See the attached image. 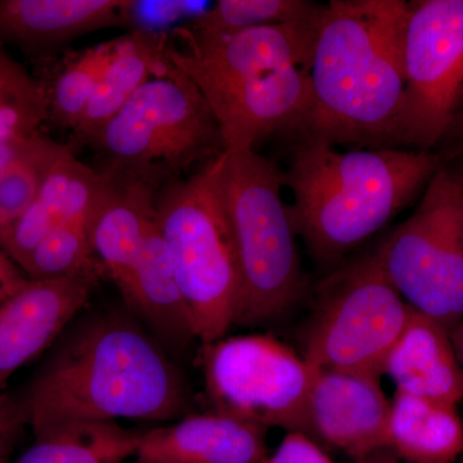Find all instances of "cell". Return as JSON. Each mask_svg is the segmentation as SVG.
I'll list each match as a JSON object with an SVG mask.
<instances>
[{
  "label": "cell",
  "mask_w": 463,
  "mask_h": 463,
  "mask_svg": "<svg viewBox=\"0 0 463 463\" xmlns=\"http://www.w3.org/2000/svg\"><path fill=\"white\" fill-rule=\"evenodd\" d=\"M410 8L405 0L323 5L310 63V106L295 143L398 147Z\"/></svg>",
  "instance_id": "1"
},
{
  "label": "cell",
  "mask_w": 463,
  "mask_h": 463,
  "mask_svg": "<svg viewBox=\"0 0 463 463\" xmlns=\"http://www.w3.org/2000/svg\"><path fill=\"white\" fill-rule=\"evenodd\" d=\"M14 402L24 425L38 435L74 422L179 420L191 398L152 337L129 319L106 316L58 347Z\"/></svg>",
  "instance_id": "2"
},
{
  "label": "cell",
  "mask_w": 463,
  "mask_h": 463,
  "mask_svg": "<svg viewBox=\"0 0 463 463\" xmlns=\"http://www.w3.org/2000/svg\"><path fill=\"white\" fill-rule=\"evenodd\" d=\"M321 14L230 35L201 36L182 26L167 36V61L209 103L225 152L255 149L277 134L297 137L310 106V63Z\"/></svg>",
  "instance_id": "3"
},
{
  "label": "cell",
  "mask_w": 463,
  "mask_h": 463,
  "mask_svg": "<svg viewBox=\"0 0 463 463\" xmlns=\"http://www.w3.org/2000/svg\"><path fill=\"white\" fill-rule=\"evenodd\" d=\"M440 167L437 151L297 142L283 173L297 236L318 263L339 264L421 197Z\"/></svg>",
  "instance_id": "4"
},
{
  "label": "cell",
  "mask_w": 463,
  "mask_h": 463,
  "mask_svg": "<svg viewBox=\"0 0 463 463\" xmlns=\"http://www.w3.org/2000/svg\"><path fill=\"white\" fill-rule=\"evenodd\" d=\"M90 146L103 172L156 192L225 152L221 128L190 78L172 63L143 84Z\"/></svg>",
  "instance_id": "5"
},
{
  "label": "cell",
  "mask_w": 463,
  "mask_h": 463,
  "mask_svg": "<svg viewBox=\"0 0 463 463\" xmlns=\"http://www.w3.org/2000/svg\"><path fill=\"white\" fill-rule=\"evenodd\" d=\"M222 184L241 279L234 325L272 321L306 288L285 176L257 149H243L225 152Z\"/></svg>",
  "instance_id": "6"
},
{
  "label": "cell",
  "mask_w": 463,
  "mask_h": 463,
  "mask_svg": "<svg viewBox=\"0 0 463 463\" xmlns=\"http://www.w3.org/2000/svg\"><path fill=\"white\" fill-rule=\"evenodd\" d=\"M224 154L156 194L158 225L194 339L203 345L225 337L240 306L239 263L222 184Z\"/></svg>",
  "instance_id": "7"
},
{
  "label": "cell",
  "mask_w": 463,
  "mask_h": 463,
  "mask_svg": "<svg viewBox=\"0 0 463 463\" xmlns=\"http://www.w3.org/2000/svg\"><path fill=\"white\" fill-rule=\"evenodd\" d=\"M408 316L373 252L337 265L317 288L303 356L316 371L381 377Z\"/></svg>",
  "instance_id": "8"
},
{
  "label": "cell",
  "mask_w": 463,
  "mask_h": 463,
  "mask_svg": "<svg viewBox=\"0 0 463 463\" xmlns=\"http://www.w3.org/2000/svg\"><path fill=\"white\" fill-rule=\"evenodd\" d=\"M408 307L452 331L463 318V187L443 166L373 251Z\"/></svg>",
  "instance_id": "9"
},
{
  "label": "cell",
  "mask_w": 463,
  "mask_h": 463,
  "mask_svg": "<svg viewBox=\"0 0 463 463\" xmlns=\"http://www.w3.org/2000/svg\"><path fill=\"white\" fill-rule=\"evenodd\" d=\"M205 390L215 412L312 438L316 370L268 335L223 337L203 345Z\"/></svg>",
  "instance_id": "10"
},
{
  "label": "cell",
  "mask_w": 463,
  "mask_h": 463,
  "mask_svg": "<svg viewBox=\"0 0 463 463\" xmlns=\"http://www.w3.org/2000/svg\"><path fill=\"white\" fill-rule=\"evenodd\" d=\"M398 146L435 151L463 106V0H412Z\"/></svg>",
  "instance_id": "11"
},
{
  "label": "cell",
  "mask_w": 463,
  "mask_h": 463,
  "mask_svg": "<svg viewBox=\"0 0 463 463\" xmlns=\"http://www.w3.org/2000/svg\"><path fill=\"white\" fill-rule=\"evenodd\" d=\"M100 265L58 279H29L0 300V395L9 379L43 354L105 277Z\"/></svg>",
  "instance_id": "12"
},
{
  "label": "cell",
  "mask_w": 463,
  "mask_h": 463,
  "mask_svg": "<svg viewBox=\"0 0 463 463\" xmlns=\"http://www.w3.org/2000/svg\"><path fill=\"white\" fill-rule=\"evenodd\" d=\"M392 402L380 377L316 371L310 395L312 439L355 461L386 449Z\"/></svg>",
  "instance_id": "13"
},
{
  "label": "cell",
  "mask_w": 463,
  "mask_h": 463,
  "mask_svg": "<svg viewBox=\"0 0 463 463\" xmlns=\"http://www.w3.org/2000/svg\"><path fill=\"white\" fill-rule=\"evenodd\" d=\"M263 426L221 412L187 414L173 425L143 431L136 458L151 463H264Z\"/></svg>",
  "instance_id": "14"
},
{
  "label": "cell",
  "mask_w": 463,
  "mask_h": 463,
  "mask_svg": "<svg viewBox=\"0 0 463 463\" xmlns=\"http://www.w3.org/2000/svg\"><path fill=\"white\" fill-rule=\"evenodd\" d=\"M108 184L106 173L85 165L63 146L32 205L3 234L0 250L20 267L52 231L93 214Z\"/></svg>",
  "instance_id": "15"
},
{
  "label": "cell",
  "mask_w": 463,
  "mask_h": 463,
  "mask_svg": "<svg viewBox=\"0 0 463 463\" xmlns=\"http://www.w3.org/2000/svg\"><path fill=\"white\" fill-rule=\"evenodd\" d=\"M132 0H0V42L26 51L60 47L87 33L129 25Z\"/></svg>",
  "instance_id": "16"
},
{
  "label": "cell",
  "mask_w": 463,
  "mask_h": 463,
  "mask_svg": "<svg viewBox=\"0 0 463 463\" xmlns=\"http://www.w3.org/2000/svg\"><path fill=\"white\" fill-rule=\"evenodd\" d=\"M383 374L397 392L458 407L463 373L450 331L410 307L403 332L390 350Z\"/></svg>",
  "instance_id": "17"
},
{
  "label": "cell",
  "mask_w": 463,
  "mask_h": 463,
  "mask_svg": "<svg viewBox=\"0 0 463 463\" xmlns=\"http://www.w3.org/2000/svg\"><path fill=\"white\" fill-rule=\"evenodd\" d=\"M106 175L108 188L91 221V250L125 300L156 212L157 192L142 183Z\"/></svg>",
  "instance_id": "18"
},
{
  "label": "cell",
  "mask_w": 463,
  "mask_h": 463,
  "mask_svg": "<svg viewBox=\"0 0 463 463\" xmlns=\"http://www.w3.org/2000/svg\"><path fill=\"white\" fill-rule=\"evenodd\" d=\"M166 39L165 35L145 30H134L120 36L115 54L75 128L79 142L90 145L139 88L167 65Z\"/></svg>",
  "instance_id": "19"
},
{
  "label": "cell",
  "mask_w": 463,
  "mask_h": 463,
  "mask_svg": "<svg viewBox=\"0 0 463 463\" xmlns=\"http://www.w3.org/2000/svg\"><path fill=\"white\" fill-rule=\"evenodd\" d=\"M386 449L404 463H457L463 456L458 410L456 405L395 392Z\"/></svg>",
  "instance_id": "20"
},
{
  "label": "cell",
  "mask_w": 463,
  "mask_h": 463,
  "mask_svg": "<svg viewBox=\"0 0 463 463\" xmlns=\"http://www.w3.org/2000/svg\"><path fill=\"white\" fill-rule=\"evenodd\" d=\"M125 301L170 343L182 344L194 337L156 212L149 223L132 288Z\"/></svg>",
  "instance_id": "21"
},
{
  "label": "cell",
  "mask_w": 463,
  "mask_h": 463,
  "mask_svg": "<svg viewBox=\"0 0 463 463\" xmlns=\"http://www.w3.org/2000/svg\"><path fill=\"white\" fill-rule=\"evenodd\" d=\"M143 431L118 422H74L33 435L12 463H124L136 458Z\"/></svg>",
  "instance_id": "22"
},
{
  "label": "cell",
  "mask_w": 463,
  "mask_h": 463,
  "mask_svg": "<svg viewBox=\"0 0 463 463\" xmlns=\"http://www.w3.org/2000/svg\"><path fill=\"white\" fill-rule=\"evenodd\" d=\"M118 41L120 36L67 58L51 87L44 88L47 94V118L74 132L83 118L100 76L115 54Z\"/></svg>",
  "instance_id": "23"
},
{
  "label": "cell",
  "mask_w": 463,
  "mask_h": 463,
  "mask_svg": "<svg viewBox=\"0 0 463 463\" xmlns=\"http://www.w3.org/2000/svg\"><path fill=\"white\" fill-rule=\"evenodd\" d=\"M62 147L48 137L35 134L21 143L0 170V240L32 205Z\"/></svg>",
  "instance_id": "24"
},
{
  "label": "cell",
  "mask_w": 463,
  "mask_h": 463,
  "mask_svg": "<svg viewBox=\"0 0 463 463\" xmlns=\"http://www.w3.org/2000/svg\"><path fill=\"white\" fill-rule=\"evenodd\" d=\"M322 5L307 0H221L188 29L201 36H221L260 26L304 23L318 16Z\"/></svg>",
  "instance_id": "25"
},
{
  "label": "cell",
  "mask_w": 463,
  "mask_h": 463,
  "mask_svg": "<svg viewBox=\"0 0 463 463\" xmlns=\"http://www.w3.org/2000/svg\"><path fill=\"white\" fill-rule=\"evenodd\" d=\"M94 213L66 222L48 233L20 265L27 279H58L100 265L90 242Z\"/></svg>",
  "instance_id": "26"
},
{
  "label": "cell",
  "mask_w": 463,
  "mask_h": 463,
  "mask_svg": "<svg viewBox=\"0 0 463 463\" xmlns=\"http://www.w3.org/2000/svg\"><path fill=\"white\" fill-rule=\"evenodd\" d=\"M47 116L44 88L0 53V143L35 136Z\"/></svg>",
  "instance_id": "27"
},
{
  "label": "cell",
  "mask_w": 463,
  "mask_h": 463,
  "mask_svg": "<svg viewBox=\"0 0 463 463\" xmlns=\"http://www.w3.org/2000/svg\"><path fill=\"white\" fill-rule=\"evenodd\" d=\"M265 463H335L312 438L288 432Z\"/></svg>",
  "instance_id": "28"
},
{
  "label": "cell",
  "mask_w": 463,
  "mask_h": 463,
  "mask_svg": "<svg viewBox=\"0 0 463 463\" xmlns=\"http://www.w3.org/2000/svg\"><path fill=\"white\" fill-rule=\"evenodd\" d=\"M435 151L440 155L441 166L463 187V106Z\"/></svg>",
  "instance_id": "29"
},
{
  "label": "cell",
  "mask_w": 463,
  "mask_h": 463,
  "mask_svg": "<svg viewBox=\"0 0 463 463\" xmlns=\"http://www.w3.org/2000/svg\"><path fill=\"white\" fill-rule=\"evenodd\" d=\"M24 426L14 398L0 395V463H12L18 432Z\"/></svg>",
  "instance_id": "30"
},
{
  "label": "cell",
  "mask_w": 463,
  "mask_h": 463,
  "mask_svg": "<svg viewBox=\"0 0 463 463\" xmlns=\"http://www.w3.org/2000/svg\"><path fill=\"white\" fill-rule=\"evenodd\" d=\"M29 279L7 254L0 250V300L23 288Z\"/></svg>",
  "instance_id": "31"
},
{
  "label": "cell",
  "mask_w": 463,
  "mask_h": 463,
  "mask_svg": "<svg viewBox=\"0 0 463 463\" xmlns=\"http://www.w3.org/2000/svg\"><path fill=\"white\" fill-rule=\"evenodd\" d=\"M450 337H452L453 346H455L457 358H458L463 373V318L452 328Z\"/></svg>",
  "instance_id": "32"
},
{
  "label": "cell",
  "mask_w": 463,
  "mask_h": 463,
  "mask_svg": "<svg viewBox=\"0 0 463 463\" xmlns=\"http://www.w3.org/2000/svg\"><path fill=\"white\" fill-rule=\"evenodd\" d=\"M24 141L0 143V170L7 165L8 161L14 157V155L16 154L18 147H20L21 143ZM0 234H2V228H0Z\"/></svg>",
  "instance_id": "33"
},
{
  "label": "cell",
  "mask_w": 463,
  "mask_h": 463,
  "mask_svg": "<svg viewBox=\"0 0 463 463\" xmlns=\"http://www.w3.org/2000/svg\"><path fill=\"white\" fill-rule=\"evenodd\" d=\"M355 463H404L402 462L398 457L392 455L388 449L379 450L373 455L365 457V458L359 459Z\"/></svg>",
  "instance_id": "34"
},
{
  "label": "cell",
  "mask_w": 463,
  "mask_h": 463,
  "mask_svg": "<svg viewBox=\"0 0 463 463\" xmlns=\"http://www.w3.org/2000/svg\"><path fill=\"white\" fill-rule=\"evenodd\" d=\"M130 463H151V462L142 461V459L136 458V459H134L133 462H130Z\"/></svg>",
  "instance_id": "35"
},
{
  "label": "cell",
  "mask_w": 463,
  "mask_h": 463,
  "mask_svg": "<svg viewBox=\"0 0 463 463\" xmlns=\"http://www.w3.org/2000/svg\"><path fill=\"white\" fill-rule=\"evenodd\" d=\"M265 463V462H264Z\"/></svg>",
  "instance_id": "36"
}]
</instances>
